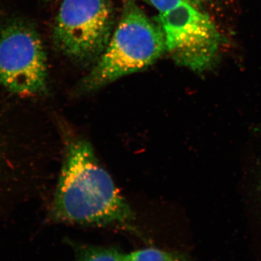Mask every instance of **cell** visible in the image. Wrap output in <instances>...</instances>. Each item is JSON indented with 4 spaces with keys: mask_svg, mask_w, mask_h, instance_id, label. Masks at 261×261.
<instances>
[{
    "mask_svg": "<svg viewBox=\"0 0 261 261\" xmlns=\"http://www.w3.org/2000/svg\"><path fill=\"white\" fill-rule=\"evenodd\" d=\"M51 217L58 223L113 227L141 234L135 213L92 145L80 135L68 134L66 137Z\"/></svg>",
    "mask_w": 261,
    "mask_h": 261,
    "instance_id": "1",
    "label": "cell"
},
{
    "mask_svg": "<svg viewBox=\"0 0 261 261\" xmlns=\"http://www.w3.org/2000/svg\"><path fill=\"white\" fill-rule=\"evenodd\" d=\"M165 51L166 42L161 27L137 5L128 2L107 47L82 81L80 91L92 92L145 70Z\"/></svg>",
    "mask_w": 261,
    "mask_h": 261,
    "instance_id": "2",
    "label": "cell"
},
{
    "mask_svg": "<svg viewBox=\"0 0 261 261\" xmlns=\"http://www.w3.org/2000/svg\"><path fill=\"white\" fill-rule=\"evenodd\" d=\"M166 51L177 64L202 73L214 65L222 38L208 15L187 0H178L159 13Z\"/></svg>",
    "mask_w": 261,
    "mask_h": 261,
    "instance_id": "3",
    "label": "cell"
},
{
    "mask_svg": "<svg viewBox=\"0 0 261 261\" xmlns=\"http://www.w3.org/2000/svg\"><path fill=\"white\" fill-rule=\"evenodd\" d=\"M112 25L108 0H63L55 22L53 40L70 59L92 61L107 47Z\"/></svg>",
    "mask_w": 261,
    "mask_h": 261,
    "instance_id": "4",
    "label": "cell"
},
{
    "mask_svg": "<svg viewBox=\"0 0 261 261\" xmlns=\"http://www.w3.org/2000/svg\"><path fill=\"white\" fill-rule=\"evenodd\" d=\"M47 57L37 31L29 23L12 21L0 31V86L20 95L47 89Z\"/></svg>",
    "mask_w": 261,
    "mask_h": 261,
    "instance_id": "5",
    "label": "cell"
},
{
    "mask_svg": "<svg viewBox=\"0 0 261 261\" xmlns=\"http://www.w3.org/2000/svg\"><path fill=\"white\" fill-rule=\"evenodd\" d=\"M75 261H127L126 254L113 247L75 245Z\"/></svg>",
    "mask_w": 261,
    "mask_h": 261,
    "instance_id": "6",
    "label": "cell"
},
{
    "mask_svg": "<svg viewBox=\"0 0 261 261\" xmlns=\"http://www.w3.org/2000/svg\"><path fill=\"white\" fill-rule=\"evenodd\" d=\"M127 261H192L176 252L157 248H145L127 254Z\"/></svg>",
    "mask_w": 261,
    "mask_h": 261,
    "instance_id": "7",
    "label": "cell"
},
{
    "mask_svg": "<svg viewBox=\"0 0 261 261\" xmlns=\"http://www.w3.org/2000/svg\"><path fill=\"white\" fill-rule=\"evenodd\" d=\"M151 4L159 10V13H162L163 10H166L178 0H149Z\"/></svg>",
    "mask_w": 261,
    "mask_h": 261,
    "instance_id": "8",
    "label": "cell"
},
{
    "mask_svg": "<svg viewBox=\"0 0 261 261\" xmlns=\"http://www.w3.org/2000/svg\"><path fill=\"white\" fill-rule=\"evenodd\" d=\"M189 3H192V4H198V3H201V2L203 1V0H187Z\"/></svg>",
    "mask_w": 261,
    "mask_h": 261,
    "instance_id": "9",
    "label": "cell"
},
{
    "mask_svg": "<svg viewBox=\"0 0 261 261\" xmlns=\"http://www.w3.org/2000/svg\"><path fill=\"white\" fill-rule=\"evenodd\" d=\"M49 1H53V0H49Z\"/></svg>",
    "mask_w": 261,
    "mask_h": 261,
    "instance_id": "10",
    "label": "cell"
}]
</instances>
